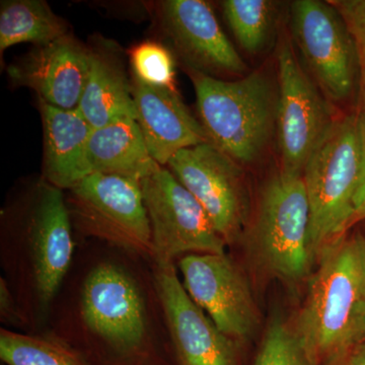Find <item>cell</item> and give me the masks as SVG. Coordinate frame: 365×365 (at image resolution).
<instances>
[{"label": "cell", "instance_id": "21", "mask_svg": "<svg viewBox=\"0 0 365 365\" xmlns=\"http://www.w3.org/2000/svg\"><path fill=\"white\" fill-rule=\"evenodd\" d=\"M0 359L6 365H93L47 331L26 333L1 328Z\"/></svg>", "mask_w": 365, "mask_h": 365}, {"label": "cell", "instance_id": "15", "mask_svg": "<svg viewBox=\"0 0 365 365\" xmlns=\"http://www.w3.org/2000/svg\"><path fill=\"white\" fill-rule=\"evenodd\" d=\"M91 63V52L66 35L34 48L9 66V74L16 85L35 91L40 101L59 109L76 110Z\"/></svg>", "mask_w": 365, "mask_h": 365}, {"label": "cell", "instance_id": "11", "mask_svg": "<svg viewBox=\"0 0 365 365\" xmlns=\"http://www.w3.org/2000/svg\"><path fill=\"white\" fill-rule=\"evenodd\" d=\"M167 167L202 205L227 245L237 241L248 225L250 213L241 163L206 143L180 150Z\"/></svg>", "mask_w": 365, "mask_h": 365}, {"label": "cell", "instance_id": "28", "mask_svg": "<svg viewBox=\"0 0 365 365\" xmlns=\"http://www.w3.org/2000/svg\"><path fill=\"white\" fill-rule=\"evenodd\" d=\"M365 341V299L360 309L359 322L356 327V343Z\"/></svg>", "mask_w": 365, "mask_h": 365}, {"label": "cell", "instance_id": "30", "mask_svg": "<svg viewBox=\"0 0 365 365\" xmlns=\"http://www.w3.org/2000/svg\"><path fill=\"white\" fill-rule=\"evenodd\" d=\"M361 114H362V119H364V132H365V109L362 110Z\"/></svg>", "mask_w": 365, "mask_h": 365}, {"label": "cell", "instance_id": "25", "mask_svg": "<svg viewBox=\"0 0 365 365\" xmlns=\"http://www.w3.org/2000/svg\"><path fill=\"white\" fill-rule=\"evenodd\" d=\"M344 19L351 34L359 67V95L362 110L365 109V0L331 1Z\"/></svg>", "mask_w": 365, "mask_h": 365}, {"label": "cell", "instance_id": "22", "mask_svg": "<svg viewBox=\"0 0 365 365\" xmlns=\"http://www.w3.org/2000/svg\"><path fill=\"white\" fill-rule=\"evenodd\" d=\"M223 16L244 51L258 55L267 49L277 29L279 4L271 0H225Z\"/></svg>", "mask_w": 365, "mask_h": 365}, {"label": "cell", "instance_id": "7", "mask_svg": "<svg viewBox=\"0 0 365 365\" xmlns=\"http://www.w3.org/2000/svg\"><path fill=\"white\" fill-rule=\"evenodd\" d=\"M309 204L304 179L280 170L261 191L252 241L264 267L283 279L299 280L311 267Z\"/></svg>", "mask_w": 365, "mask_h": 365}, {"label": "cell", "instance_id": "27", "mask_svg": "<svg viewBox=\"0 0 365 365\" xmlns=\"http://www.w3.org/2000/svg\"><path fill=\"white\" fill-rule=\"evenodd\" d=\"M365 220V181L362 184L355 198L354 213H353L351 227L360 220Z\"/></svg>", "mask_w": 365, "mask_h": 365}, {"label": "cell", "instance_id": "3", "mask_svg": "<svg viewBox=\"0 0 365 365\" xmlns=\"http://www.w3.org/2000/svg\"><path fill=\"white\" fill-rule=\"evenodd\" d=\"M321 254L295 332L314 364L332 365L356 344L365 299V237L341 235Z\"/></svg>", "mask_w": 365, "mask_h": 365}, {"label": "cell", "instance_id": "24", "mask_svg": "<svg viewBox=\"0 0 365 365\" xmlns=\"http://www.w3.org/2000/svg\"><path fill=\"white\" fill-rule=\"evenodd\" d=\"M134 76L143 83L176 90V66L172 53L155 42H143L131 52Z\"/></svg>", "mask_w": 365, "mask_h": 365}, {"label": "cell", "instance_id": "2", "mask_svg": "<svg viewBox=\"0 0 365 365\" xmlns=\"http://www.w3.org/2000/svg\"><path fill=\"white\" fill-rule=\"evenodd\" d=\"M76 249L66 195L46 180L37 182L4 212L1 276L20 304L28 333L44 332Z\"/></svg>", "mask_w": 365, "mask_h": 365}, {"label": "cell", "instance_id": "14", "mask_svg": "<svg viewBox=\"0 0 365 365\" xmlns=\"http://www.w3.org/2000/svg\"><path fill=\"white\" fill-rule=\"evenodd\" d=\"M163 31L188 69L213 78L240 76L248 67L203 0L160 4Z\"/></svg>", "mask_w": 365, "mask_h": 365}, {"label": "cell", "instance_id": "5", "mask_svg": "<svg viewBox=\"0 0 365 365\" xmlns=\"http://www.w3.org/2000/svg\"><path fill=\"white\" fill-rule=\"evenodd\" d=\"M309 204V250L321 253L351 227L355 198L365 181L361 113L336 118L302 172Z\"/></svg>", "mask_w": 365, "mask_h": 365}, {"label": "cell", "instance_id": "20", "mask_svg": "<svg viewBox=\"0 0 365 365\" xmlns=\"http://www.w3.org/2000/svg\"><path fill=\"white\" fill-rule=\"evenodd\" d=\"M68 35L66 23L41 0H4L0 6V51L21 43L37 46Z\"/></svg>", "mask_w": 365, "mask_h": 365}, {"label": "cell", "instance_id": "1", "mask_svg": "<svg viewBox=\"0 0 365 365\" xmlns=\"http://www.w3.org/2000/svg\"><path fill=\"white\" fill-rule=\"evenodd\" d=\"M45 331L93 365H165L169 336L150 261L78 242Z\"/></svg>", "mask_w": 365, "mask_h": 365}, {"label": "cell", "instance_id": "19", "mask_svg": "<svg viewBox=\"0 0 365 365\" xmlns=\"http://www.w3.org/2000/svg\"><path fill=\"white\" fill-rule=\"evenodd\" d=\"M78 110L93 129L123 118L135 119L132 88L113 60L91 53L90 73Z\"/></svg>", "mask_w": 365, "mask_h": 365}, {"label": "cell", "instance_id": "16", "mask_svg": "<svg viewBox=\"0 0 365 365\" xmlns=\"http://www.w3.org/2000/svg\"><path fill=\"white\" fill-rule=\"evenodd\" d=\"M135 120L151 158L167 167L180 150L209 143L202 124L182 103L177 90L143 83L133 76Z\"/></svg>", "mask_w": 365, "mask_h": 365}, {"label": "cell", "instance_id": "8", "mask_svg": "<svg viewBox=\"0 0 365 365\" xmlns=\"http://www.w3.org/2000/svg\"><path fill=\"white\" fill-rule=\"evenodd\" d=\"M292 44L323 95L332 104L359 88V67L351 34L331 1L297 0L290 6Z\"/></svg>", "mask_w": 365, "mask_h": 365}, {"label": "cell", "instance_id": "23", "mask_svg": "<svg viewBox=\"0 0 365 365\" xmlns=\"http://www.w3.org/2000/svg\"><path fill=\"white\" fill-rule=\"evenodd\" d=\"M254 365H316L299 335L280 319L268 327Z\"/></svg>", "mask_w": 365, "mask_h": 365}, {"label": "cell", "instance_id": "29", "mask_svg": "<svg viewBox=\"0 0 365 365\" xmlns=\"http://www.w3.org/2000/svg\"><path fill=\"white\" fill-rule=\"evenodd\" d=\"M343 365H365V345L353 353Z\"/></svg>", "mask_w": 365, "mask_h": 365}, {"label": "cell", "instance_id": "26", "mask_svg": "<svg viewBox=\"0 0 365 365\" xmlns=\"http://www.w3.org/2000/svg\"><path fill=\"white\" fill-rule=\"evenodd\" d=\"M0 322L6 329L28 333V323L20 304L4 277H0Z\"/></svg>", "mask_w": 365, "mask_h": 365}, {"label": "cell", "instance_id": "17", "mask_svg": "<svg viewBox=\"0 0 365 365\" xmlns=\"http://www.w3.org/2000/svg\"><path fill=\"white\" fill-rule=\"evenodd\" d=\"M39 102L44 132V180L67 191L91 175L88 141L93 128L78 109H59Z\"/></svg>", "mask_w": 365, "mask_h": 365}, {"label": "cell", "instance_id": "6", "mask_svg": "<svg viewBox=\"0 0 365 365\" xmlns=\"http://www.w3.org/2000/svg\"><path fill=\"white\" fill-rule=\"evenodd\" d=\"M76 242H98L151 261L153 242L140 180L91 174L67 190Z\"/></svg>", "mask_w": 365, "mask_h": 365}, {"label": "cell", "instance_id": "9", "mask_svg": "<svg viewBox=\"0 0 365 365\" xmlns=\"http://www.w3.org/2000/svg\"><path fill=\"white\" fill-rule=\"evenodd\" d=\"M153 242V263L175 264L191 254H223L227 242L195 197L168 168L158 165L140 180Z\"/></svg>", "mask_w": 365, "mask_h": 365}, {"label": "cell", "instance_id": "12", "mask_svg": "<svg viewBox=\"0 0 365 365\" xmlns=\"http://www.w3.org/2000/svg\"><path fill=\"white\" fill-rule=\"evenodd\" d=\"M182 285L215 326L235 341L258 324L256 304L241 269L227 254H191L178 260Z\"/></svg>", "mask_w": 365, "mask_h": 365}, {"label": "cell", "instance_id": "10", "mask_svg": "<svg viewBox=\"0 0 365 365\" xmlns=\"http://www.w3.org/2000/svg\"><path fill=\"white\" fill-rule=\"evenodd\" d=\"M277 66L276 139L281 170L302 176L312 153L336 120L333 104L304 69L292 41L281 44Z\"/></svg>", "mask_w": 365, "mask_h": 365}, {"label": "cell", "instance_id": "18", "mask_svg": "<svg viewBox=\"0 0 365 365\" xmlns=\"http://www.w3.org/2000/svg\"><path fill=\"white\" fill-rule=\"evenodd\" d=\"M91 174L141 180L158 165L151 158L135 119L123 118L93 129L88 141Z\"/></svg>", "mask_w": 365, "mask_h": 365}, {"label": "cell", "instance_id": "13", "mask_svg": "<svg viewBox=\"0 0 365 365\" xmlns=\"http://www.w3.org/2000/svg\"><path fill=\"white\" fill-rule=\"evenodd\" d=\"M150 265L177 365H237L235 341L190 297L176 265Z\"/></svg>", "mask_w": 365, "mask_h": 365}, {"label": "cell", "instance_id": "4", "mask_svg": "<svg viewBox=\"0 0 365 365\" xmlns=\"http://www.w3.org/2000/svg\"><path fill=\"white\" fill-rule=\"evenodd\" d=\"M188 71L209 143L242 165L256 163L276 136L277 83L265 69L237 81Z\"/></svg>", "mask_w": 365, "mask_h": 365}]
</instances>
